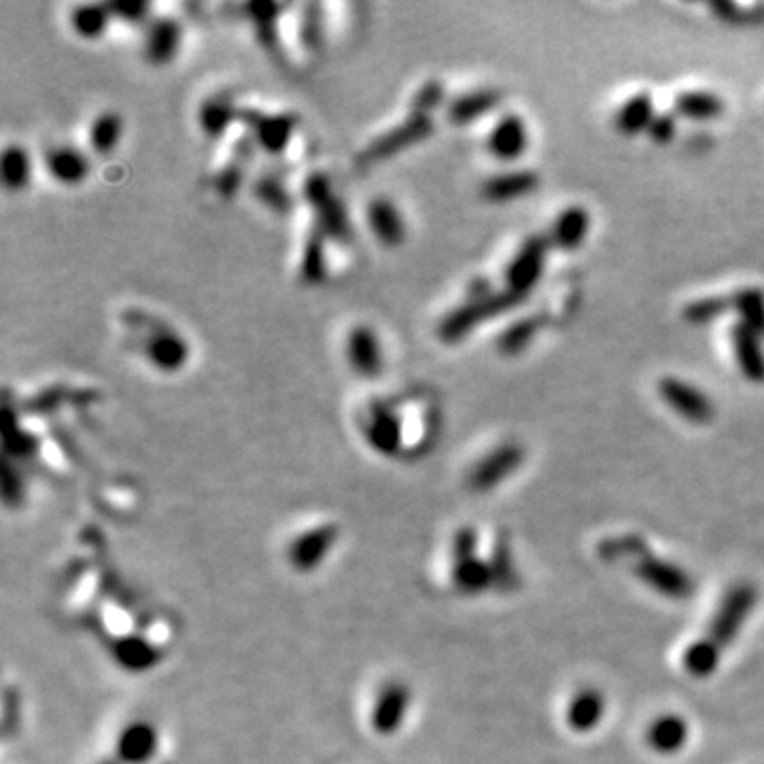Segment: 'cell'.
<instances>
[{"label": "cell", "mask_w": 764, "mask_h": 764, "mask_svg": "<svg viewBox=\"0 0 764 764\" xmlns=\"http://www.w3.org/2000/svg\"><path fill=\"white\" fill-rule=\"evenodd\" d=\"M414 707V692L404 677L380 673L361 688L357 703L359 726L378 741L404 731Z\"/></svg>", "instance_id": "6da1fadb"}, {"label": "cell", "mask_w": 764, "mask_h": 764, "mask_svg": "<svg viewBox=\"0 0 764 764\" xmlns=\"http://www.w3.org/2000/svg\"><path fill=\"white\" fill-rule=\"evenodd\" d=\"M344 529L327 516L302 518L285 527L279 544L283 565L293 576H315L325 569L340 550Z\"/></svg>", "instance_id": "7a4b0ae2"}, {"label": "cell", "mask_w": 764, "mask_h": 764, "mask_svg": "<svg viewBox=\"0 0 764 764\" xmlns=\"http://www.w3.org/2000/svg\"><path fill=\"white\" fill-rule=\"evenodd\" d=\"M480 535L474 527H459L448 542V582L455 593L476 597L497 588L493 561L478 554Z\"/></svg>", "instance_id": "3957f363"}, {"label": "cell", "mask_w": 764, "mask_h": 764, "mask_svg": "<svg viewBox=\"0 0 764 764\" xmlns=\"http://www.w3.org/2000/svg\"><path fill=\"white\" fill-rule=\"evenodd\" d=\"M758 603V588L752 582H739L726 590L718 610L709 622L707 637L724 650L739 637L745 620H748Z\"/></svg>", "instance_id": "277c9868"}, {"label": "cell", "mask_w": 764, "mask_h": 764, "mask_svg": "<svg viewBox=\"0 0 764 764\" xmlns=\"http://www.w3.org/2000/svg\"><path fill=\"white\" fill-rule=\"evenodd\" d=\"M113 756L107 764H153L160 758L162 737L149 720L134 718L121 724L111 739Z\"/></svg>", "instance_id": "5b68a950"}, {"label": "cell", "mask_w": 764, "mask_h": 764, "mask_svg": "<svg viewBox=\"0 0 764 764\" xmlns=\"http://www.w3.org/2000/svg\"><path fill=\"white\" fill-rule=\"evenodd\" d=\"M361 433L366 444L380 457L391 459L408 455L404 421L399 419L389 402H374L368 408L366 419L361 421Z\"/></svg>", "instance_id": "8992f818"}, {"label": "cell", "mask_w": 764, "mask_h": 764, "mask_svg": "<svg viewBox=\"0 0 764 764\" xmlns=\"http://www.w3.org/2000/svg\"><path fill=\"white\" fill-rule=\"evenodd\" d=\"M520 298L512 295L510 291L506 293H491L489 298L482 300H470L465 306L457 308L450 312V315L440 323V338L444 342H457L463 336L472 332L474 327H478L484 319L497 317L501 312H506L518 304Z\"/></svg>", "instance_id": "52a82bcc"}, {"label": "cell", "mask_w": 764, "mask_h": 764, "mask_svg": "<svg viewBox=\"0 0 764 764\" xmlns=\"http://www.w3.org/2000/svg\"><path fill=\"white\" fill-rule=\"evenodd\" d=\"M635 573L641 582L648 584L661 597L684 601L694 593V580L686 569L654 557L650 550L635 561Z\"/></svg>", "instance_id": "ba28073f"}, {"label": "cell", "mask_w": 764, "mask_h": 764, "mask_svg": "<svg viewBox=\"0 0 764 764\" xmlns=\"http://www.w3.org/2000/svg\"><path fill=\"white\" fill-rule=\"evenodd\" d=\"M523 459L525 453L518 444H503L472 467L470 476H467V484L476 493L491 491L503 480H508L518 470Z\"/></svg>", "instance_id": "9c48e42d"}, {"label": "cell", "mask_w": 764, "mask_h": 764, "mask_svg": "<svg viewBox=\"0 0 764 764\" xmlns=\"http://www.w3.org/2000/svg\"><path fill=\"white\" fill-rule=\"evenodd\" d=\"M433 132V124L429 115H412L408 121H404L402 126L393 128L391 132L382 134L378 141H374L366 151L359 155V162L370 164V162H380L387 160L397 151H402L406 147H412L416 143H421L423 138H427Z\"/></svg>", "instance_id": "30bf717a"}, {"label": "cell", "mask_w": 764, "mask_h": 764, "mask_svg": "<svg viewBox=\"0 0 764 764\" xmlns=\"http://www.w3.org/2000/svg\"><path fill=\"white\" fill-rule=\"evenodd\" d=\"M546 266V240L544 238H531L527 240L523 249L516 253L512 264L506 272L508 291L516 298L527 295L535 283L542 279Z\"/></svg>", "instance_id": "8fae6325"}, {"label": "cell", "mask_w": 764, "mask_h": 764, "mask_svg": "<svg viewBox=\"0 0 764 764\" xmlns=\"http://www.w3.org/2000/svg\"><path fill=\"white\" fill-rule=\"evenodd\" d=\"M346 359L363 378H378L385 368V353L376 332L368 325H355L346 336Z\"/></svg>", "instance_id": "7c38bea8"}, {"label": "cell", "mask_w": 764, "mask_h": 764, "mask_svg": "<svg viewBox=\"0 0 764 764\" xmlns=\"http://www.w3.org/2000/svg\"><path fill=\"white\" fill-rule=\"evenodd\" d=\"M658 391L673 412L684 416L690 423H707L714 416V406L707 395L680 378H663L658 382Z\"/></svg>", "instance_id": "4fadbf2b"}, {"label": "cell", "mask_w": 764, "mask_h": 764, "mask_svg": "<svg viewBox=\"0 0 764 764\" xmlns=\"http://www.w3.org/2000/svg\"><path fill=\"white\" fill-rule=\"evenodd\" d=\"M145 355L160 372H179L189 359V346L175 329L155 327L145 340Z\"/></svg>", "instance_id": "5bb4252c"}, {"label": "cell", "mask_w": 764, "mask_h": 764, "mask_svg": "<svg viewBox=\"0 0 764 764\" xmlns=\"http://www.w3.org/2000/svg\"><path fill=\"white\" fill-rule=\"evenodd\" d=\"M242 119L253 128V138L270 153H279L289 143L295 128V117L291 115H266L262 111H245Z\"/></svg>", "instance_id": "9a60e30c"}, {"label": "cell", "mask_w": 764, "mask_h": 764, "mask_svg": "<svg viewBox=\"0 0 764 764\" xmlns=\"http://www.w3.org/2000/svg\"><path fill=\"white\" fill-rule=\"evenodd\" d=\"M368 225L380 245L389 249L399 247L406 240V223L397 206L387 198H376L368 206Z\"/></svg>", "instance_id": "2e32d148"}, {"label": "cell", "mask_w": 764, "mask_h": 764, "mask_svg": "<svg viewBox=\"0 0 764 764\" xmlns=\"http://www.w3.org/2000/svg\"><path fill=\"white\" fill-rule=\"evenodd\" d=\"M181 39H183L181 24L177 20H170V17H162V20L153 22L147 30L145 58L155 66H164L172 62L179 54Z\"/></svg>", "instance_id": "e0dca14e"}, {"label": "cell", "mask_w": 764, "mask_h": 764, "mask_svg": "<svg viewBox=\"0 0 764 764\" xmlns=\"http://www.w3.org/2000/svg\"><path fill=\"white\" fill-rule=\"evenodd\" d=\"M529 145V134L523 119L516 115L503 117L489 136V151L497 160L512 162L523 155Z\"/></svg>", "instance_id": "ac0fdd59"}, {"label": "cell", "mask_w": 764, "mask_h": 764, "mask_svg": "<svg viewBox=\"0 0 764 764\" xmlns=\"http://www.w3.org/2000/svg\"><path fill=\"white\" fill-rule=\"evenodd\" d=\"M45 168L49 172V177L62 185H79L81 181H85V177L90 175L88 158L71 145H60V147L49 149L45 153Z\"/></svg>", "instance_id": "d6986e66"}, {"label": "cell", "mask_w": 764, "mask_h": 764, "mask_svg": "<svg viewBox=\"0 0 764 764\" xmlns=\"http://www.w3.org/2000/svg\"><path fill=\"white\" fill-rule=\"evenodd\" d=\"M605 716V697L597 688H582L567 705V724L576 733H590Z\"/></svg>", "instance_id": "ffe728a7"}, {"label": "cell", "mask_w": 764, "mask_h": 764, "mask_svg": "<svg viewBox=\"0 0 764 764\" xmlns=\"http://www.w3.org/2000/svg\"><path fill=\"white\" fill-rule=\"evenodd\" d=\"M688 735H690V728L682 716L665 714V716H658L648 726L646 741L656 754L671 756L684 748Z\"/></svg>", "instance_id": "44dd1931"}, {"label": "cell", "mask_w": 764, "mask_h": 764, "mask_svg": "<svg viewBox=\"0 0 764 764\" xmlns=\"http://www.w3.org/2000/svg\"><path fill=\"white\" fill-rule=\"evenodd\" d=\"M733 346L743 376L752 382H764V353L760 349L758 332L745 323L737 325L733 329Z\"/></svg>", "instance_id": "7402d4cb"}, {"label": "cell", "mask_w": 764, "mask_h": 764, "mask_svg": "<svg viewBox=\"0 0 764 764\" xmlns=\"http://www.w3.org/2000/svg\"><path fill=\"white\" fill-rule=\"evenodd\" d=\"M590 228V217L582 206H571L567 211L559 215V219L552 225V242L557 247L571 251L578 249Z\"/></svg>", "instance_id": "603a6c76"}, {"label": "cell", "mask_w": 764, "mask_h": 764, "mask_svg": "<svg viewBox=\"0 0 764 764\" xmlns=\"http://www.w3.org/2000/svg\"><path fill=\"white\" fill-rule=\"evenodd\" d=\"M537 185H540V177L531 170L508 172V175H499L491 181H486L484 196L493 202H508L531 194V191L537 189Z\"/></svg>", "instance_id": "cb8c5ba5"}, {"label": "cell", "mask_w": 764, "mask_h": 764, "mask_svg": "<svg viewBox=\"0 0 764 764\" xmlns=\"http://www.w3.org/2000/svg\"><path fill=\"white\" fill-rule=\"evenodd\" d=\"M238 117V109L234 107V100L225 94H217L202 102L198 111V124L208 134L217 138L225 130L230 128L232 121Z\"/></svg>", "instance_id": "d4e9b609"}, {"label": "cell", "mask_w": 764, "mask_h": 764, "mask_svg": "<svg viewBox=\"0 0 764 764\" xmlns=\"http://www.w3.org/2000/svg\"><path fill=\"white\" fill-rule=\"evenodd\" d=\"M499 104V92L493 90H478L457 98L448 109V117L453 124H470L476 117L489 113Z\"/></svg>", "instance_id": "484cf974"}, {"label": "cell", "mask_w": 764, "mask_h": 764, "mask_svg": "<svg viewBox=\"0 0 764 764\" xmlns=\"http://www.w3.org/2000/svg\"><path fill=\"white\" fill-rule=\"evenodd\" d=\"M720 656H722V648L716 644V641L703 637L699 641H694V644H690L688 650L684 652V669L692 677H709L718 669Z\"/></svg>", "instance_id": "4316f807"}, {"label": "cell", "mask_w": 764, "mask_h": 764, "mask_svg": "<svg viewBox=\"0 0 764 764\" xmlns=\"http://www.w3.org/2000/svg\"><path fill=\"white\" fill-rule=\"evenodd\" d=\"M0 175H3V183L7 189H24L30 183L32 175L28 151L20 145H9L3 151V160H0Z\"/></svg>", "instance_id": "83f0119b"}, {"label": "cell", "mask_w": 764, "mask_h": 764, "mask_svg": "<svg viewBox=\"0 0 764 764\" xmlns=\"http://www.w3.org/2000/svg\"><path fill=\"white\" fill-rule=\"evenodd\" d=\"M654 117L656 115H654L652 98L646 94H639L622 104V109L618 113V128L624 134H639L650 128Z\"/></svg>", "instance_id": "f1b7e54d"}, {"label": "cell", "mask_w": 764, "mask_h": 764, "mask_svg": "<svg viewBox=\"0 0 764 764\" xmlns=\"http://www.w3.org/2000/svg\"><path fill=\"white\" fill-rule=\"evenodd\" d=\"M113 20L111 9L102 5H81L71 15V26L81 39H100L109 22Z\"/></svg>", "instance_id": "f546056e"}, {"label": "cell", "mask_w": 764, "mask_h": 764, "mask_svg": "<svg viewBox=\"0 0 764 764\" xmlns=\"http://www.w3.org/2000/svg\"><path fill=\"white\" fill-rule=\"evenodd\" d=\"M325 238L327 236L319 228H315L304 245L300 274L310 285H317L325 279Z\"/></svg>", "instance_id": "4dcf8cb0"}, {"label": "cell", "mask_w": 764, "mask_h": 764, "mask_svg": "<svg viewBox=\"0 0 764 764\" xmlns=\"http://www.w3.org/2000/svg\"><path fill=\"white\" fill-rule=\"evenodd\" d=\"M677 111L690 119H714L724 111V104L718 96L707 92H686L675 102Z\"/></svg>", "instance_id": "1f68e13d"}, {"label": "cell", "mask_w": 764, "mask_h": 764, "mask_svg": "<svg viewBox=\"0 0 764 764\" xmlns=\"http://www.w3.org/2000/svg\"><path fill=\"white\" fill-rule=\"evenodd\" d=\"M121 117L117 113H102L96 117V121L90 128V145L96 153L107 155L115 149L121 138Z\"/></svg>", "instance_id": "d6a6232c"}, {"label": "cell", "mask_w": 764, "mask_h": 764, "mask_svg": "<svg viewBox=\"0 0 764 764\" xmlns=\"http://www.w3.org/2000/svg\"><path fill=\"white\" fill-rule=\"evenodd\" d=\"M491 561L495 569V580L499 590H512L518 584V573L514 567L512 559V550L506 542H497L493 552H491Z\"/></svg>", "instance_id": "836d02e7"}, {"label": "cell", "mask_w": 764, "mask_h": 764, "mask_svg": "<svg viewBox=\"0 0 764 764\" xmlns=\"http://www.w3.org/2000/svg\"><path fill=\"white\" fill-rule=\"evenodd\" d=\"M247 9H249L251 20L259 32V39H262L268 47L276 49V43H279V39H276V20H279V15L276 13L281 11V5L264 3V5H251Z\"/></svg>", "instance_id": "e575fe53"}, {"label": "cell", "mask_w": 764, "mask_h": 764, "mask_svg": "<svg viewBox=\"0 0 764 764\" xmlns=\"http://www.w3.org/2000/svg\"><path fill=\"white\" fill-rule=\"evenodd\" d=\"M735 308L743 315V323L750 325L754 332L764 329V298L760 291L748 289L735 295Z\"/></svg>", "instance_id": "d590c367"}, {"label": "cell", "mask_w": 764, "mask_h": 764, "mask_svg": "<svg viewBox=\"0 0 764 764\" xmlns=\"http://www.w3.org/2000/svg\"><path fill=\"white\" fill-rule=\"evenodd\" d=\"M537 327H540V323H537L535 319H525V321L514 323L512 327H508L506 332L501 334L499 349L503 353H518V351H523L525 346L533 340Z\"/></svg>", "instance_id": "8d00e7d4"}, {"label": "cell", "mask_w": 764, "mask_h": 764, "mask_svg": "<svg viewBox=\"0 0 764 764\" xmlns=\"http://www.w3.org/2000/svg\"><path fill=\"white\" fill-rule=\"evenodd\" d=\"M255 194L259 200H262L268 208H272V211H276V213H285L287 208L291 206V198L285 191V187L272 177H266V179L259 181L255 187Z\"/></svg>", "instance_id": "74e56055"}, {"label": "cell", "mask_w": 764, "mask_h": 764, "mask_svg": "<svg viewBox=\"0 0 764 764\" xmlns=\"http://www.w3.org/2000/svg\"><path fill=\"white\" fill-rule=\"evenodd\" d=\"M442 98H444V90H442L440 83L431 81V83L423 85L419 94L414 96V113L416 115H429V111L436 109L438 104L442 102Z\"/></svg>", "instance_id": "f35d334b"}, {"label": "cell", "mask_w": 764, "mask_h": 764, "mask_svg": "<svg viewBox=\"0 0 764 764\" xmlns=\"http://www.w3.org/2000/svg\"><path fill=\"white\" fill-rule=\"evenodd\" d=\"M240 183H242V168L240 164H232V166H225L219 172L215 179V189L223 198H232L238 191Z\"/></svg>", "instance_id": "ab89813d"}, {"label": "cell", "mask_w": 764, "mask_h": 764, "mask_svg": "<svg viewBox=\"0 0 764 764\" xmlns=\"http://www.w3.org/2000/svg\"><path fill=\"white\" fill-rule=\"evenodd\" d=\"M724 308H726V306H724L722 300H703V302L692 304V306L686 310V317H688L690 321L701 323V321H709L711 317L720 315V312H722Z\"/></svg>", "instance_id": "60d3db41"}, {"label": "cell", "mask_w": 764, "mask_h": 764, "mask_svg": "<svg viewBox=\"0 0 764 764\" xmlns=\"http://www.w3.org/2000/svg\"><path fill=\"white\" fill-rule=\"evenodd\" d=\"M109 9H111V15L117 17V20L136 24V22H143L149 7L145 3H119V5H109Z\"/></svg>", "instance_id": "b9f144b4"}, {"label": "cell", "mask_w": 764, "mask_h": 764, "mask_svg": "<svg viewBox=\"0 0 764 764\" xmlns=\"http://www.w3.org/2000/svg\"><path fill=\"white\" fill-rule=\"evenodd\" d=\"M650 136L654 138L656 143H669L673 134H675V121L671 115H661V117H654V121L648 128Z\"/></svg>", "instance_id": "7bdbcfd3"}]
</instances>
